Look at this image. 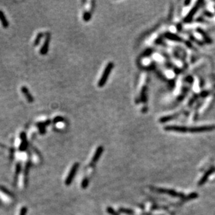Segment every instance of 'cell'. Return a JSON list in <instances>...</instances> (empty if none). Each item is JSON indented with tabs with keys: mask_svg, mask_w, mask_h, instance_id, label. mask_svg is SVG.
<instances>
[{
	"mask_svg": "<svg viewBox=\"0 0 215 215\" xmlns=\"http://www.w3.org/2000/svg\"><path fill=\"white\" fill-rule=\"evenodd\" d=\"M114 63H112V62H109L108 64L107 65L106 68H105V70H104L103 73V74H102L101 78H100L99 82H98V86L103 87L105 85L107 79H108L109 74H110L111 72H112L113 68H114Z\"/></svg>",
	"mask_w": 215,
	"mask_h": 215,
	"instance_id": "1",
	"label": "cell"
},
{
	"mask_svg": "<svg viewBox=\"0 0 215 215\" xmlns=\"http://www.w3.org/2000/svg\"><path fill=\"white\" fill-rule=\"evenodd\" d=\"M21 91H22V92L23 93V94L25 95V98H26V99L27 100V101H28L29 103H31L34 102V98L32 96V94H31L30 91H29L28 88H27L26 86H22L21 88Z\"/></svg>",
	"mask_w": 215,
	"mask_h": 215,
	"instance_id": "5",
	"label": "cell"
},
{
	"mask_svg": "<svg viewBox=\"0 0 215 215\" xmlns=\"http://www.w3.org/2000/svg\"><path fill=\"white\" fill-rule=\"evenodd\" d=\"M63 121V118H62L61 117H60V116H57L55 119L54 120V122H56V123H57L58 121Z\"/></svg>",
	"mask_w": 215,
	"mask_h": 215,
	"instance_id": "12",
	"label": "cell"
},
{
	"mask_svg": "<svg viewBox=\"0 0 215 215\" xmlns=\"http://www.w3.org/2000/svg\"><path fill=\"white\" fill-rule=\"evenodd\" d=\"M167 39L171 40V41H181L182 39H180L178 36L174 34H171V33H167L165 35Z\"/></svg>",
	"mask_w": 215,
	"mask_h": 215,
	"instance_id": "7",
	"label": "cell"
},
{
	"mask_svg": "<svg viewBox=\"0 0 215 215\" xmlns=\"http://www.w3.org/2000/svg\"><path fill=\"white\" fill-rule=\"evenodd\" d=\"M91 13L89 12H86L84 14V19L85 21H89L91 19Z\"/></svg>",
	"mask_w": 215,
	"mask_h": 215,
	"instance_id": "11",
	"label": "cell"
},
{
	"mask_svg": "<svg viewBox=\"0 0 215 215\" xmlns=\"http://www.w3.org/2000/svg\"><path fill=\"white\" fill-rule=\"evenodd\" d=\"M50 36L47 35L46 39L43 43V47H42L41 50V54H47V51H48V48H49V44H50Z\"/></svg>",
	"mask_w": 215,
	"mask_h": 215,
	"instance_id": "6",
	"label": "cell"
},
{
	"mask_svg": "<svg viewBox=\"0 0 215 215\" xmlns=\"http://www.w3.org/2000/svg\"><path fill=\"white\" fill-rule=\"evenodd\" d=\"M42 36H43V34H42V33H39V34H38L37 36H36V39L35 40V41H34V45H38V44L40 43V41H41Z\"/></svg>",
	"mask_w": 215,
	"mask_h": 215,
	"instance_id": "10",
	"label": "cell"
},
{
	"mask_svg": "<svg viewBox=\"0 0 215 215\" xmlns=\"http://www.w3.org/2000/svg\"><path fill=\"white\" fill-rule=\"evenodd\" d=\"M214 125H203V126L191 127V128H189V131L192 132H207V131H211L214 130Z\"/></svg>",
	"mask_w": 215,
	"mask_h": 215,
	"instance_id": "2",
	"label": "cell"
},
{
	"mask_svg": "<svg viewBox=\"0 0 215 215\" xmlns=\"http://www.w3.org/2000/svg\"><path fill=\"white\" fill-rule=\"evenodd\" d=\"M166 130L168 131H176L178 132H186L189 131V128L183 126H177V125H171L165 127Z\"/></svg>",
	"mask_w": 215,
	"mask_h": 215,
	"instance_id": "4",
	"label": "cell"
},
{
	"mask_svg": "<svg viewBox=\"0 0 215 215\" xmlns=\"http://www.w3.org/2000/svg\"><path fill=\"white\" fill-rule=\"evenodd\" d=\"M200 1H198V2L196 4V5H195V6L193 7L192 9H191L190 11H189V13L187 14V16L185 18V19H184V21H185V22H190L191 20H192L193 17H194V15L196 13V12H197L198 9L200 6Z\"/></svg>",
	"mask_w": 215,
	"mask_h": 215,
	"instance_id": "3",
	"label": "cell"
},
{
	"mask_svg": "<svg viewBox=\"0 0 215 215\" xmlns=\"http://www.w3.org/2000/svg\"><path fill=\"white\" fill-rule=\"evenodd\" d=\"M103 147L100 146V147L98 148V150H97V151H96V154H95V155H94V157H93V162H94L97 161L98 158H99L100 157V155H101L102 152H103Z\"/></svg>",
	"mask_w": 215,
	"mask_h": 215,
	"instance_id": "9",
	"label": "cell"
},
{
	"mask_svg": "<svg viewBox=\"0 0 215 215\" xmlns=\"http://www.w3.org/2000/svg\"><path fill=\"white\" fill-rule=\"evenodd\" d=\"M0 20L1 22V24H2L3 27L6 28L8 26V22L7 20V19L5 17L4 14L3 13V12L1 11H0Z\"/></svg>",
	"mask_w": 215,
	"mask_h": 215,
	"instance_id": "8",
	"label": "cell"
}]
</instances>
